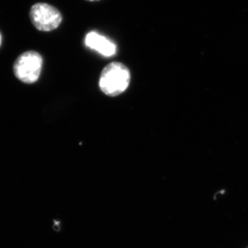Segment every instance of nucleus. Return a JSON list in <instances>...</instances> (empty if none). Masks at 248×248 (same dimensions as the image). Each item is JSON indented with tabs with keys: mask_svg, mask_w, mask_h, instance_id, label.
Segmentation results:
<instances>
[{
	"mask_svg": "<svg viewBox=\"0 0 248 248\" xmlns=\"http://www.w3.org/2000/svg\"><path fill=\"white\" fill-rule=\"evenodd\" d=\"M130 82L128 68L120 62H112L103 69L99 86L104 94L116 97L126 91Z\"/></svg>",
	"mask_w": 248,
	"mask_h": 248,
	"instance_id": "1",
	"label": "nucleus"
},
{
	"mask_svg": "<svg viewBox=\"0 0 248 248\" xmlns=\"http://www.w3.org/2000/svg\"><path fill=\"white\" fill-rule=\"evenodd\" d=\"M43 59L37 52L30 50L18 57L14 65L15 76L26 84H33L40 78Z\"/></svg>",
	"mask_w": 248,
	"mask_h": 248,
	"instance_id": "2",
	"label": "nucleus"
},
{
	"mask_svg": "<svg viewBox=\"0 0 248 248\" xmlns=\"http://www.w3.org/2000/svg\"><path fill=\"white\" fill-rule=\"evenodd\" d=\"M29 15L34 27L37 30L44 32L55 30L62 22L60 11L51 5L46 3L34 4L31 7Z\"/></svg>",
	"mask_w": 248,
	"mask_h": 248,
	"instance_id": "3",
	"label": "nucleus"
},
{
	"mask_svg": "<svg viewBox=\"0 0 248 248\" xmlns=\"http://www.w3.org/2000/svg\"><path fill=\"white\" fill-rule=\"evenodd\" d=\"M85 45L105 57H112L117 52V46L112 41L97 32H90L85 37Z\"/></svg>",
	"mask_w": 248,
	"mask_h": 248,
	"instance_id": "4",
	"label": "nucleus"
},
{
	"mask_svg": "<svg viewBox=\"0 0 248 248\" xmlns=\"http://www.w3.org/2000/svg\"><path fill=\"white\" fill-rule=\"evenodd\" d=\"M1 33H0V46H1Z\"/></svg>",
	"mask_w": 248,
	"mask_h": 248,
	"instance_id": "5",
	"label": "nucleus"
},
{
	"mask_svg": "<svg viewBox=\"0 0 248 248\" xmlns=\"http://www.w3.org/2000/svg\"><path fill=\"white\" fill-rule=\"evenodd\" d=\"M88 1H99V0H88Z\"/></svg>",
	"mask_w": 248,
	"mask_h": 248,
	"instance_id": "6",
	"label": "nucleus"
}]
</instances>
